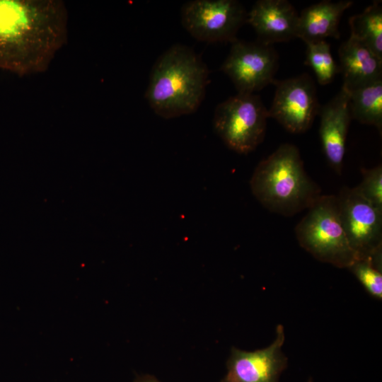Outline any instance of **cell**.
<instances>
[{
  "label": "cell",
  "mask_w": 382,
  "mask_h": 382,
  "mask_svg": "<svg viewBox=\"0 0 382 382\" xmlns=\"http://www.w3.org/2000/svg\"><path fill=\"white\" fill-rule=\"evenodd\" d=\"M209 76L207 65L192 48L175 44L155 62L145 97L163 118L191 114L204 98Z\"/></svg>",
  "instance_id": "obj_2"
},
{
  "label": "cell",
  "mask_w": 382,
  "mask_h": 382,
  "mask_svg": "<svg viewBox=\"0 0 382 382\" xmlns=\"http://www.w3.org/2000/svg\"><path fill=\"white\" fill-rule=\"evenodd\" d=\"M362 180L357 186L360 193L375 208L382 212V166L361 169Z\"/></svg>",
  "instance_id": "obj_19"
},
{
  "label": "cell",
  "mask_w": 382,
  "mask_h": 382,
  "mask_svg": "<svg viewBox=\"0 0 382 382\" xmlns=\"http://www.w3.org/2000/svg\"><path fill=\"white\" fill-rule=\"evenodd\" d=\"M349 91L342 86L338 93L320 108L319 134L323 152L334 170L341 174L346 140L352 117L349 108Z\"/></svg>",
  "instance_id": "obj_11"
},
{
  "label": "cell",
  "mask_w": 382,
  "mask_h": 382,
  "mask_svg": "<svg viewBox=\"0 0 382 382\" xmlns=\"http://www.w3.org/2000/svg\"><path fill=\"white\" fill-rule=\"evenodd\" d=\"M221 70L233 83L238 93H254L274 83L278 54L272 45L236 40Z\"/></svg>",
  "instance_id": "obj_8"
},
{
  "label": "cell",
  "mask_w": 382,
  "mask_h": 382,
  "mask_svg": "<svg viewBox=\"0 0 382 382\" xmlns=\"http://www.w3.org/2000/svg\"><path fill=\"white\" fill-rule=\"evenodd\" d=\"M347 269L369 294L377 299H382V269L369 259H357Z\"/></svg>",
  "instance_id": "obj_18"
},
{
  "label": "cell",
  "mask_w": 382,
  "mask_h": 382,
  "mask_svg": "<svg viewBox=\"0 0 382 382\" xmlns=\"http://www.w3.org/2000/svg\"><path fill=\"white\" fill-rule=\"evenodd\" d=\"M268 117L259 96L238 93L216 106L213 126L229 149L247 154L264 140Z\"/></svg>",
  "instance_id": "obj_5"
},
{
  "label": "cell",
  "mask_w": 382,
  "mask_h": 382,
  "mask_svg": "<svg viewBox=\"0 0 382 382\" xmlns=\"http://www.w3.org/2000/svg\"><path fill=\"white\" fill-rule=\"evenodd\" d=\"M274 83L276 89L268 110L269 117L275 119L291 133L306 132L320 108L313 79L303 74Z\"/></svg>",
  "instance_id": "obj_9"
},
{
  "label": "cell",
  "mask_w": 382,
  "mask_h": 382,
  "mask_svg": "<svg viewBox=\"0 0 382 382\" xmlns=\"http://www.w3.org/2000/svg\"><path fill=\"white\" fill-rule=\"evenodd\" d=\"M374 1L364 11L349 18L351 36L364 43L382 60V6Z\"/></svg>",
  "instance_id": "obj_16"
},
{
  "label": "cell",
  "mask_w": 382,
  "mask_h": 382,
  "mask_svg": "<svg viewBox=\"0 0 382 382\" xmlns=\"http://www.w3.org/2000/svg\"><path fill=\"white\" fill-rule=\"evenodd\" d=\"M67 22L59 0H0V69L45 71L66 40Z\"/></svg>",
  "instance_id": "obj_1"
},
{
  "label": "cell",
  "mask_w": 382,
  "mask_h": 382,
  "mask_svg": "<svg viewBox=\"0 0 382 382\" xmlns=\"http://www.w3.org/2000/svg\"><path fill=\"white\" fill-rule=\"evenodd\" d=\"M284 340V327L279 325L274 341L264 349L247 352L233 347L221 382H279L287 366L282 350Z\"/></svg>",
  "instance_id": "obj_10"
},
{
  "label": "cell",
  "mask_w": 382,
  "mask_h": 382,
  "mask_svg": "<svg viewBox=\"0 0 382 382\" xmlns=\"http://www.w3.org/2000/svg\"><path fill=\"white\" fill-rule=\"evenodd\" d=\"M181 22L195 38L206 42H231L246 23L247 13L236 0H194L181 8Z\"/></svg>",
  "instance_id": "obj_7"
},
{
  "label": "cell",
  "mask_w": 382,
  "mask_h": 382,
  "mask_svg": "<svg viewBox=\"0 0 382 382\" xmlns=\"http://www.w3.org/2000/svg\"><path fill=\"white\" fill-rule=\"evenodd\" d=\"M352 119L382 129V79L349 91Z\"/></svg>",
  "instance_id": "obj_15"
},
{
  "label": "cell",
  "mask_w": 382,
  "mask_h": 382,
  "mask_svg": "<svg viewBox=\"0 0 382 382\" xmlns=\"http://www.w3.org/2000/svg\"><path fill=\"white\" fill-rule=\"evenodd\" d=\"M134 382H160L156 378L151 375L137 376Z\"/></svg>",
  "instance_id": "obj_20"
},
{
  "label": "cell",
  "mask_w": 382,
  "mask_h": 382,
  "mask_svg": "<svg viewBox=\"0 0 382 382\" xmlns=\"http://www.w3.org/2000/svg\"><path fill=\"white\" fill-rule=\"evenodd\" d=\"M250 187L265 208L285 216L308 209L322 195L306 173L298 148L288 143L257 164Z\"/></svg>",
  "instance_id": "obj_3"
},
{
  "label": "cell",
  "mask_w": 382,
  "mask_h": 382,
  "mask_svg": "<svg viewBox=\"0 0 382 382\" xmlns=\"http://www.w3.org/2000/svg\"><path fill=\"white\" fill-rule=\"evenodd\" d=\"M306 45L305 64L313 69L320 85L331 83L339 68L331 54L330 44L326 40H320L306 42Z\"/></svg>",
  "instance_id": "obj_17"
},
{
  "label": "cell",
  "mask_w": 382,
  "mask_h": 382,
  "mask_svg": "<svg viewBox=\"0 0 382 382\" xmlns=\"http://www.w3.org/2000/svg\"><path fill=\"white\" fill-rule=\"evenodd\" d=\"M246 23L255 30L257 41L267 45L297 37L299 14L286 0L257 1Z\"/></svg>",
  "instance_id": "obj_12"
},
{
  "label": "cell",
  "mask_w": 382,
  "mask_h": 382,
  "mask_svg": "<svg viewBox=\"0 0 382 382\" xmlns=\"http://www.w3.org/2000/svg\"><path fill=\"white\" fill-rule=\"evenodd\" d=\"M308 382H313V380L311 378H310Z\"/></svg>",
  "instance_id": "obj_21"
},
{
  "label": "cell",
  "mask_w": 382,
  "mask_h": 382,
  "mask_svg": "<svg viewBox=\"0 0 382 382\" xmlns=\"http://www.w3.org/2000/svg\"><path fill=\"white\" fill-rule=\"evenodd\" d=\"M336 197L343 230L358 259L382 267V212L357 187L344 186Z\"/></svg>",
  "instance_id": "obj_6"
},
{
  "label": "cell",
  "mask_w": 382,
  "mask_h": 382,
  "mask_svg": "<svg viewBox=\"0 0 382 382\" xmlns=\"http://www.w3.org/2000/svg\"><path fill=\"white\" fill-rule=\"evenodd\" d=\"M338 54L342 86L347 91L382 79V60L354 37L341 44Z\"/></svg>",
  "instance_id": "obj_13"
},
{
  "label": "cell",
  "mask_w": 382,
  "mask_h": 382,
  "mask_svg": "<svg viewBox=\"0 0 382 382\" xmlns=\"http://www.w3.org/2000/svg\"><path fill=\"white\" fill-rule=\"evenodd\" d=\"M299 245L316 259L348 268L358 257L340 219L336 195H321L295 227Z\"/></svg>",
  "instance_id": "obj_4"
},
{
  "label": "cell",
  "mask_w": 382,
  "mask_h": 382,
  "mask_svg": "<svg viewBox=\"0 0 382 382\" xmlns=\"http://www.w3.org/2000/svg\"><path fill=\"white\" fill-rule=\"evenodd\" d=\"M353 4L350 0L322 1L305 8L299 14L297 37L304 42L339 39V23L344 11Z\"/></svg>",
  "instance_id": "obj_14"
}]
</instances>
